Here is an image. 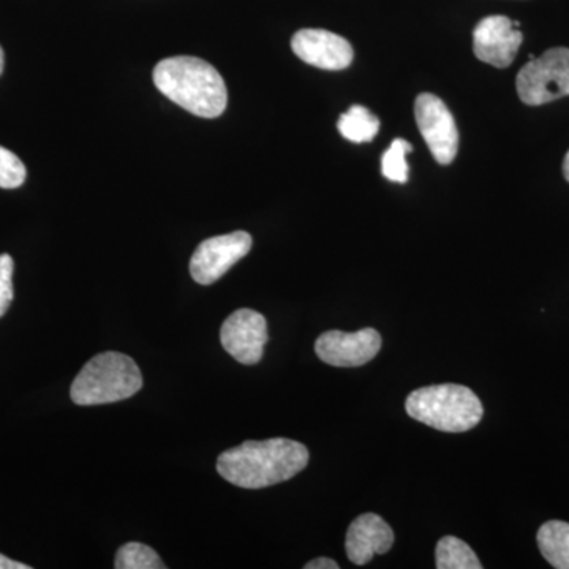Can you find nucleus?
Instances as JSON below:
<instances>
[{"label": "nucleus", "mask_w": 569, "mask_h": 569, "mask_svg": "<svg viewBox=\"0 0 569 569\" xmlns=\"http://www.w3.org/2000/svg\"><path fill=\"white\" fill-rule=\"evenodd\" d=\"M252 244V236L247 231L206 239L197 247L190 260V274L197 283L212 284L242 260Z\"/></svg>", "instance_id": "nucleus-7"}, {"label": "nucleus", "mask_w": 569, "mask_h": 569, "mask_svg": "<svg viewBox=\"0 0 569 569\" xmlns=\"http://www.w3.org/2000/svg\"><path fill=\"white\" fill-rule=\"evenodd\" d=\"M13 258L0 254V318L6 316L13 301Z\"/></svg>", "instance_id": "nucleus-19"}, {"label": "nucleus", "mask_w": 569, "mask_h": 569, "mask_svg": "<svg viewBox=\"0 0 569 569\" xmlns=\"http://www.w3.org/2000/svg\"><path fill=\"white\" fill-rule=\"evenodd\" d=\"M541 556L557 569H569V523L549 520L542 523L537 535Z\"/></svg>", "instance_id": "nucleus-13"}, {"label": "nucleus", "mask_w": 569, "mask_h": 569, "mask_svg": "<svg viewBox=\"0 0 569 569\" xmlns=\"http://www.w3.org/2000/svg\"><path fill=\"white\" fill-rule=\"evenodd\" d=\"M116 569H167L159 553L141 542H127L118 550Z\"/></svg>", "instance_id": "nucleus-16"}, {"label": "nucleus", "mask_w": 569, "mask_h": 569, "mask_svg": "<svg viewBox=\"0 0 569 569\" xmlns=\"http://www.w3.org/2000/svg\"><path fill=\"white\" fill-rule=\"evenodd\" d=\"M156 88L171 102L198 118H219L228 103L222 74L203 59L176 56L153 69Z\"/></svg>", "instance_id": "nucleus-2"}, {"label": "nucleus", "mask_w": 569, "mask_h": 569, "mask_svg": "<svg viewBox=\"0 0 569 569\" xmlns=\"http://www.w3.org/2000/svg\"><path fill=\"white\" fill-rule=\"evenodd\" d=\"M306 569H339V563L336 560L328 559V557H320V559H316L309 561L306 565Z\"/></svg>", "instance_id": "nucleus-20"}, {"label": "nucleus", "mask_w": 569, "mask_h": 569, "mask_svg": "<svg viewBox=\"0 0 569 569\" xmlns=\"http://www.w3.org/2000/svg\"><path fill=\"white\" fill-rule=\"evenodd\" d=\"M381 343L380 332L372 328L356 332L328 331L318 337L316 353L329 366L359 367L380 353Z\"/></svg>", "instance_id": "nucleus-9"}, {"label": "nucleus", "mask_w": 569, "mask_h": 569, "mask_svg": "<svg viewBox=\"0 0 569 569\" xmlns=\"http://www.w3.org/2000/svg\"><path fill=\"white\" fill-rule=\"evenodd\" d=\"M408 417L448 433H462L477 427L485 417L479 397L462 385L419 388L406 400Z\"/></svg>", "instance_id": "nucleus-3"}, {"label": "nucleus", "mask_w": 569, "mask_h": 569, "mask_svg": "<svg viewBox=\"0 0 569 569\" xmlns=\"http://www.w3.org/2000/svg\"><path fill=\"white\" fill-rule=\"evenodd\" d=\"M436 567L438 569H482L473 549L456 537H443L436 549Z\"/></svg>", "instance_id": "nucleus-15"}, {"label": "nucleus", "mask_w": 569, "mask_h": 569, "mask_svg": "<svg viewBox=\"0 0 569 569\" xmlns=\"http://www.w3.org/2000/svg\"><path fill=\"white\" fill-rule=\"evenodd\" d=\"M142 388L140 367L130 356L104 351L93 356L71 385L77 406L91 407L130 399Z\"/></svg>", "instance_id": "nucleus-4"}, {"label": "nucleus", "mask_w": 569, "mask_h": 569, "mask_svg": "<svg viewBox=\"0 0 569 569\" xmlns=\"http://www.w3.org/2000/svg\"><path fill=\"white\" fill-rule=\"evenodd\" d=\"M3 66H6V54H3L2 47H0V74H2Z\"/></svg>", "instance_id": "nucleus-23"}, {"label": "nucleus", "mask_w": 569, "mask_h": 569, "mask_svg": "<svg viewBox=\"0 0 569 569\" xmlns=\"http://www.w3.org/2000/svg\"><path fill=\"white\" fill-rule=\"evenodd\" d=\"M337 129L348 141L369 142L380 130V119L361 104H353L346 114L340 116Z\"/></svg>", "instance_id": "nucleus-14"}, {"label": "nucleus", "mask_w": 569, "mask_h": 569, "mask_svg": "<svg viewBox=\"0 0 569 569\" xmlns=\"http://www.w3.org/2000/svg\"><path fill=\"white\" fill-rule=\"evenodd\" d=\"M413 151L410 142L406 140L392 141L387 152L381 157V173L392 182L406 183L408 181L407 156Z\"/></svg>", "instance_id": "nucleus-17"}, {"label": "nucleus", "mask_w": 569, "mask_h": 569, "mask_svg": "<svg viewBox=\"0 0 569 569\" xmlns=\"http://www.w3.org/2000/svg\"><path fill=\"white\" fill-rule=\"evenodd\" d=\"M0 569H31V567H29V565L20 563V561L11 560L9 557L0 553Z\"/></svg>", "instance_id": "nucleus-21"}, {"label": "nucleus", "mask_w": 569, "mask_h": 569, "mask_svg": "<svg viewBox=\"0 0 569 569\" xmlns=\"http://www.w3.org/2000/svg\"><path fill=\"white\" fill-rule=\"evenodd\" d=\"M415 118L427 148L440 164H449L459 151V132L451 111L433 93H421L415 102Z\"/></svg>", "instance_id": "nucleus-6"}, {"label": "nucleus", "mask_w": 569, "mask_h": 569, "mask_svg": "<svg viewBox=\"0 0 569 569\" xmlns=\"http://www.w3.org/2000/svg\"><path fill=\"white\" fill-rule=\"evenodd\" d=\"M268 321L252 309H239L223 321L220 342L241 365H258L268 343Z\"/></svg>", "instance_id": "nucleus-8"}, {"label": "nucleus", "mask_w": 569, "mask_h": 569, "mask_svg": "<svg viewBox=\"0 0 569 569\" xmlns=\"http://www.w3.org/2000/svg\"><path fill=\"white\" fill-rule=\"evenodd\" d=\"M24 163L0 146V189H18L26 181Z\"/></svg>", "instance_id": "nucleus-18"}, {"label": "nucleus", "mask_w": 569, "mask_h": 569, "mask_svg": "<svg viewBox=\"0 0 569 569\" xmlns=\"http://www.w3.org/2000/svg\"><path fill=\"white\" fill-rule=\"evenodd\" d=\"M563 174H565V178H567V181L569 182V151L567 153V157H565Z\"/></svg>", "instance_id": "nucleus-22"}, {"label": "nucleus", "mask_w": 569, "mask_h": 569, "mask_svg": "<svg viewBox=\"0 0 569 569\" xmlns=\"http://www.w3.org/2000/svg\"><path fill=\"white\" fill-rule=\"evenodd\" d=\"M395 545V531L387 520L373 512L358 516L348 527L346 550L351 563H369L373 556L387 553Z\"/></svg>", "instance_id": "nucleus-12"}, {"label": "nucleus", "mask_w": 569, "mask_h": 569, "mask_svg": "<svg viewBox=\"0 0 569 569\" xmlns=\"http://www.w3.org/2000/svg\"><path fill=\"white\" fill-rule=\"evenodd\" d=\"M519 99L530 107L556 102L569 96V50L552 48L531 59L516 80Z\"/></svg>", "instance_id": "nucleus-5"}, {"label": "nucleus", "mask_w": 569, "mask_h": 569, "mask_svg": "<svg viewBox=\"0 0 569 569\" xmlns=\"http://www.w3.org/2000/svg\"><path fill=\"white\" fill-rule=\"evenodd\" d=\"M309 459V449L299 441L269 438L227 449L217 459V471L238 488L263 489L295 478Z\"/></svg>", "instance_id": "nucleus-1"}, {"label": "nucleus", "mask_w": 569, "mask_h": 569, "mask_svg": "<svg viewBox=\"0 0 569 569\" xmlns=\"http://www.w3.org/2000/svg\"><path fill=\"white\" fill-rule=\"evenodd\" d=\"M291 50L301 61L321 70H346L355 58L350 41L323 29H301L291 39Z\"/></svg>", "instance_id": "nucleus-11"}, {"label": "nucleus", "mask_w": 569, "mask_h": 569, "mask_svg": "<svg viewBox=\"0 0 569 569\" xmlns=\"http://www.w3.org/2000/svg\"><path fill=\"white\" fill-rule=\"evenodd\" d=\"M523 36L508 17L493 14L478 22L473 31L475 56L481 62L507 69L515 62Z\"/></svg>", "instance_id": "nucleus-10"}]
</instances>
